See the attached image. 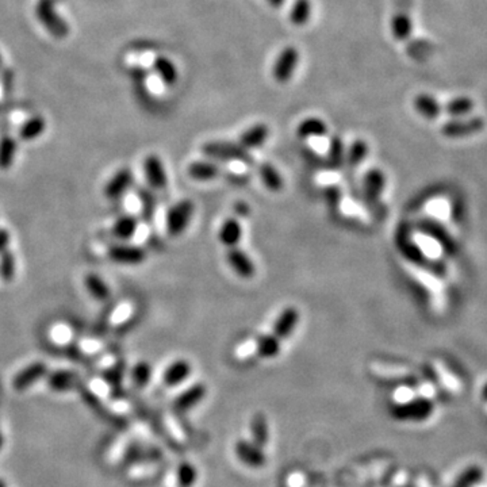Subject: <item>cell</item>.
<instances>
[{
    "instance_id": "603a6c76",
    "label": "cell",
    "mask_w": 487,
    "mask_h": 487,
    "mask_svg": "<svg viewBox=\"0 0 487 487\" xmlns=\"http://www.w3.org/2000/svg\"><path fill=\"white\" fill-rule=\"evenodd\" d=\"M190 178L198 182H210L221 175V168L209 161H194L187 168Z\"/></svg>"
},
{
    "instance_id": "7c38bea8",
    "label": "cell",
    "mask_w": 487,
    "mask_h": 487,
    "mask_svg": "<svg viewBox=\"0 0 487 487\" xmlns=\"http://www.w3.org/2000/svg\"><path fill=\"white\" fill-rule=\"evenodd\" d=\"M386 176L382 169L372 168L363 178V191L368 202L377 203L381 200L386 189Z\"/></svg>"
},
{
    "instance_id": "d6a6232c",
    "label": "cell",
    "mask_w": 487,
    "mask_h": 487,
    "mask_svg": "<svg viewBox=\"0 0 487 487\" xmlns=\"http://www.w3.org/2000/svg\"><path fill=\"white\" fill-rule=\"evenodd\" d=\"M281 342L272 333L256 339V355L263 359H274L281 352Z\"/></svg>"
},
{
    "instance_id": "7a4b0ae2",
    "label": "cell",
    "mask_w": 487,
    "mask_h": 487,
    "mask_svg": "<svg viewBox=\"0 0 487 487\" xmlns=\"http://www.w3.org/2000/svg\"><path fill=\"white\" fill-rule=\"evenodd\" d=\"M36 14L50 36L58 40H62L68 36L69 27L67 22L56 12L54 0H40L36 7Z\"/></svg>"
},
{
    "instance_id": "d590c367",
    "label": "cell",
    "mask_w": 487,
    "mask_h": 487,
    "mask_svg": "<svg viewBox=\"0 0 487 487\" xmlns=\"http://www.w3.org/2000/svg\"><path fill=\"white\" fill-rule=\"evenodd\" d=\"M16 275V259L15 254L5 249L0 253V279L4 283H11Z\"/></svg>"
},
{
    "instance_id": "b9f144b4",
    "label": "cell",
    "mask_w": 487,
    "mask_h": 487,
    "mask_svg": "<svg viewBox=\"0 0 487 487\" xmlns=\"http://www.w3.org/2000/svg\"><path fill=\"white\" fill-rule=\"evenodd\" d=\"M150 378H152V367L147 361H139L133 367L132 379L137 388H140V389L145 388L146 385L150 382Z\"/></svg>"
},
{
    "instance_id": "484cf974",
    "label": "cell",
    "mask_w": 487,
    "mask_h": 487,
    "mask_svg": "<svg viewBox=\"0 0 487 487\" xmlns=\"http://www.w3.org/2000/svg\"><path fill=\"white\" fill-rule=\"evenodd\" d=\"M259 175H260V179H261L263 185L265 186V189L270 190L271 193H279L285 186V180H283L282 175L270 163H264L260 165Z\"/></svg>"
},
{
    "instance_id": "8d00e7d4",
    "label": "cell",
    "mask_w": 487,
    "mask_h": 487,
    "mask_svg": "<svg viewBox=\"0 0 487 487\" xmlns=\"http://www.w3.org/2000/svg\"><path fill=\"white\" fill-rule=\"evenodd\" d=\"M474 108V102L468 97H459L451 99L442 110H445L449 115L460 118L470 114Z\"/></svg>"
},
{
    "instance_id": "f6af8a7d",
    "label": "cell",
    "mask_w": 487,
    "mask_h": 487,
    "mask_svg": "<svg viewBox=\"0 0 487 487\" xmlns=\"http://www.w3.org/2000/svg\"><path fill=\"white\" fill-rule=\"evenodd\" d=\"M252 433L257 445H264L267 441V424L263 416H256L252 421Z\"/></svg>"
},
{
    "instance_id": "c3c4849f",
    "label": "cell",
    "mask_w": 487,
    "mask_h": 487,
    "mask_svg": "<svg viewBox=\"0 0 487 487\" xmlns=\"http://www.w3.org/2000/svg\"><path fill=\"white\" fill-rule=\"evenodd\" d=\"M226 164V171L236 176V178H241V176H245L248 174V168L250 164L245 163V161H241V160H233V161H228L225 163Z\"/></svg>"
},
{
    "instance_id": "8992f818",
    "label": "cell",
    "mask_w": 487,
    "mask_h": 487,
    "mask_svg": "<svg viewBox=\"0 0 487 487\" xmlns=\"http://www.w3.org/2000/svg\"><path fill=\"white\" fill-rule=\"evenodd\" d=\"M485 129V121L482 117H474L468 119H453L447 122L441 133L447 139H463L481 133Z\"/></svg>"
},
{
    "instance_id": "681fc988",
    "label": "cell",
    "mask_w": 487,
    "mask_h": 487,
    "mask_svg": "<svg viewBox=\"0 0 487 487\" xmlns=\"http://www.w3.org/2000/svg\"><path fill=\"white\" fill-rule=\"evenodd\" d=\"M165 423H167L168 432L172 435V438H175L176 441H183L186 438V435H185L182 427L179 425V423L172 416H167L165 417Z\"/></svg>"
},
{
    "instance_id": "4316f807",
    "label": "cell",
    "mask_w": 487,
    "mask_h": 487,
    "mask_svg": "<svg viewBox=\"0 0 487 487\" xmlns=\"http://www.w3.org/2000/svg\"><path fill=\"white\" fill-rule=\"evenodd\" d=\"M83 283L86 290L97 300L104 302L111 296L110 286L97 274H87L83 279Z\"/></svg>"
},
{
    "instance_id": "7dc6e473",
    "label": "cell",
    "mask_w": 487,
    "mask_h": 487,
    "mask_svg": "<svg viewBox=\"0 0 487 487\" xmlns=\"http://www.w3.org/2000/svg\"><path fill=\"white\" fill-rule=\"evenodd\" d=\"M344 191L341 190L340 186L336 185V186H331V187H326L325 189V200L328 203V206L333 210L337 211V207L340 204L341 199L344 196Z\"/></svg>"
},
{
    "instance_id": "4dcf8cb0",
    "label": "cell",
    "mask_w": 487,
    "mask_h": 487,
    "mask_svg": "<svg viewBox=\"0 0 487 487\" xmlns=\"http://www.w3.org/2000/svg\"><path fill=\"white\" fill-rule=\"evenodd\" d=\"M18 144L11 136H3L0 139V171H8L15 161Z\"/></svg>"
},
{
    "instance_id": "91938a15",
    "label": "cell",
    "mask_w": 487,
    "mask_h": 487,
    "mask_svg": "<svg viewBox=\"0 0 487 487\" xmlns=\"http://www.w3.org/2000/svg\"><path fill=\"white\" fill-rule=\"evenodd\" d=\"M1 62H3V60H1V56H0V67H1Z\"/></svg>"
},
{
    "instance_id": "2e32d148",
    "label": "cell",
    "mask_w": 487,
    "mask_h": 487,
    "mask_svg": "<svg viewBox=\"0 0 487 487\" xmlns=\"http://www.w3.org/2000/svg\"><path fill=\"white\" fill-rule=\"evenodd\" d=\"M296 134L302 140H313V139H322L328 134V125L325 121L317 117H309L303 119L298 128Z\"/></svg>"
},
{
    "instance_id": "bcb514c9",
    "label": "cell",
    "mask_w": 487,
    "mask_h": 487,
    "mask_svg": "<svg viewBox=\"0 0 487 487\" xmlns=\"http://www.w3.org/2000/svg\"><path fill=\"white\" fill-rule=\"evenodd\" d=\"M76 349L87 356L99 355L103 349V344L97 339H83L76 344Z\"/></svg>"
},
{
    "instance_id": "5b68a950",
    "label": "cell",
    "mask_w": 487,
    "mask_h": 487,
    "mask_svg": "<svg viewBox=\"0 0 487 487\" xmlns=\"http://www.w3.org/2000/svg\"><path fill=\"white\" fill-rule=\"evenodd\" d=\"M298 64H299L298 49L294 48V47H286L279 53L278 58L275 60L274 69H272L274 79L282 84L289 83L298 68Z\"/></svg>"
},
{
    "instance_id": "7402d4cb",
    "label": "cell",
    "mask_w": 487,
    "mask_h": 487,
    "mask_svg": "<svg viewBox=\"0 0 487 487\" xmlns=\"http://www.w3.org/2000/svg\"><path fill=\"white\" fill-rule=\"evenodd\" d=\"M78 383H79V377L75 372L67 370L54 371L48 377L49 388L56 392H67L76 389Z\"/></svg>"
},
{
    "instance_id": "6da1fadb",
    "label": "cell",
    "mask_w": 487,
    "mask_h": 487,
    "mask_svg": "<svg viewBox=\"0 0 487 487\" xmlns=\"http://www.w3.org/2000/svg\"><path fill=\"white\" fill-rule=\"evenodd\" d=\"M194 209V203L190 199H183L167 211L165 229L171 237H179L186 232L191 222Z\"/></svg>"
},
{
    "instance_id": "ee69618b",
    "label": "cell",
    "mask_w": 487,
    "mask_h": 487,
    "mask_svg": "<svg viewBox=\"0 0 487 487\" xmlns=\"http://www.w3.org/2000/svg\"><path fill=\"white\" fill-rule=\"evenodd\" d=\"M314 182L317 183V186L320 187H331V186H336L340 182V174L336 169H329V171H322L320 174L316 175Z\"/></svg>"
},
{
    "instance_id": "ac0fdd59",
    "label": "cell",
    "mask_w": 487,
    "mask_h": 487,
    "mask_svg": "<svg viewBox=\"0 0 487 487\" xmlns=\"http://www.w3.org/2000/svg\"><path fill=\"white\" fill-rule=\"evenodd\" d=\"M132 448L130 438L128 436H117L106 448L104 459L108 464L115 466L129 456Z\"/></svg>"
},
{
    "instance_id": "4fadbf2b",
    "label": "cell",
    "mask_w": 487,
    "mask_h": 487,
    "mask_svg": "<svg viewBox=\"0 0 487 487\" xmlns=\"http://www.w3.org/2000/svg\"><path fill=\"white\" fill-rule=\"evenodd\" d=\"M226 260L232 270L243 279H250L256 274V265L252 261V259L240 249L239 246L229 248L226 253Z\"/></svg>"
},
{
    "instance_id": "74e56055",
    "label": "cell",
    "mask_w": 487,
    "mask_h": 487,
    "mask_svg": "<svg viewBox=\"0 0 487 487\" xmlns=\"http://www.w3.org/2000/svg\"><path fill=\"white\" fill-rule=\"evenodd\" d=\"M328 161L331 165V169H340L344 160H345V152H344V143L341 140L340 136H333L329 140V146H328Z\"/></svg>"
},
{
    "instance_id": "1f68e13d",
    "label": "cell",
    "mask_w": 487,
    "mask_h": 487,
    "mask_svg": "<svg viewBox=\"0 0 487 487\" xmlns=\"http://www.w3.org/2000/svg\"><path fill=\"white\" fill-rule=\"evenodd\" d=\"M47 129V121L44 117L36 115L33 118H30L29 121H26L19 130V137L23 141H33L36 139H38Z\"/></svg>"
},
{
    "instance_id": "7bdbcfd3",
    "label": "cell",
    "mask_w": 487,
    "mask_h": 487,
    "mask_svg": "<svg viewBox=\"0 0 487 487\" xmlns=\"http://www.w3.org/2000/svg\"><path fill=\"white\" fill-rule=\"evenodd\" d=\"M196 479V471L191 464H182L176 473V484L179 487H191Z\"/></svg>"
},
{
    "instance_id": "f1b7e54d",
    "label": "cell",
    "mask_w": 487,
    "mask_h": 487,
    "mask_svg": "<svg viewBox=\"0 0 487 487\" xmlns=\"http://www.w3.org/2000/svg\"><path fill=\"white\" fill-rule=\"evenodd\" d=\"M206 395V388L200 383L191 386L190 389L183 391L175 401V407L178 410L191 409L196 403H199Z\"/></svg>"
},
{
    "instance_id": "30bf717a",
    "label": "cell",
    "mask_w": 487,
    "mask_h": 487,
    "mask_svg": "<svg viewBox=\"0 0 487 487\" xmlns=\"http://www.w3.org/2000/svg\"><path fill=\"white\" fill-rule=\"evenodd\" d=\"M418 232L431 237L435 243L438 244L441 249H445L449 253L456 250V244L451 237L449 232L441 226V224L436 219H423L418 224Z\"/></svg>"
},
{
    "instance_id": "f35d334b",
    "label": "cell",
    "mask_w": 487,
    "mask_h": 487,
    "mask_svg": "<svg viewBox=\"0 0 487 487\" xmlns=\"http://www.w3.org/2000/svg\"><path fill=\"white\" fill-rule=\"evenodd\" d=\"M368 144L361 140V139H357L352 143V145L349 146V150H348V156H346V161H348V165L351 168H356L359 167L364 160L366 157L368 156Z\"/></svg>"
},
{
    "instance_id": "3957f363",
    "label": "cell",
    "mask_w": 487,
    "mask_h": 487,
    "mask_svg": "<svg viewBox=\"0 0 487 487\" xmlns=\"http://www.w3.org/2000/svg\"><path fill=\"white\" fill-rule=\"evenodd\" d=\"M202 152L204 156L224 163L241 160L248 164H252L253 161L250 153L246 149H244L240 144H233V143H222V141L206 143L202 146Z\"/></svg>"
},
{
    "instance_id": "9c48e42d",
    "label": "cell",
    "mask_w": 487,
    "mask_h": 487,
    "mask_svg": "<svg viewBox=\"0 0 487 487\" xmlns=\"http://www.w3.org/2000/svg\"><path fill=\"white\" fill-rule=\"evenodd\" d=\"M48 374V366L43 361H34L22 368L12 379V388L16 391H25L40 382Z\"/></svg>"
},
{
    "instance_id": "9a60e30c",
    "label": "cell",
    "mask_w": 487,
    "mask_h": 487,
    "mask_svg": "<svg viewBox=\"0 0 487 487\" xmlns=\"http://www.w3.org/2000/svg\"><path fill=\"white\" fill-rule=\"evenodd\" d=\"M337 213L346 218H353L360 222H368L371 219V215L368 210L364 207L361 202H359L356 198L344 195L341 199L340 204L337 207Z\"/></svg>"
},
{
    "instance_id": "ab89813d",
    "label": "cell",
    "mask_w": 487,
    "mask_h": 487,
    "mask_svg": "<svg viewBox=\"0 0 487 487\" xmlns=\"http://www.w3.org/2000/svg\"><path fill=\"white\" fill-rule=\"evenodd\" d=\"M157 471V466L152 462H136L133 463L128 470H126V475L129 479L132 481H143L149 477H152L154 473Z\"/></svg>"
},
{
    "instance_id": "8fae6325",
    "label": "cell",
    "mask_w": 487,
    "mask_h": 487,
    "mask_svg": "<svg viewBox=\"0 0 487 487\" xmlns=\"http://www.w3.org/2000/svg\"><path fill=\"white\" fill-rule=\"evenodd\" d=\"M133 172L129 168H122L106 183L103 194L110 200H117L125 194L133 185Z\"/></svg>"
},
{
    "instance_id": "680465c9",
    "label": "cell",
    "mask_w": 487,
    "mask_h": 487,
    "mask_svg": "<svg viewBox=\"0 0 487 487\" xmlns=\"http://www.w3.org/2000/svg\"><path fill=\"white\" fill-rule=\"evenodd\" d=\"M0 487H5V485L3 484V481H0Z\"/></svg>"
},
{
    "instance_id": "83f0119b",
    "label": "cell",
    "mask_w": 487,
    "mask_h": 487,
    "mask_svg": "<svg viewBox=\"0 0 487 487\" xmlns=\"http://www.w3.org/2000/svg\"><path fill=\"white\" fill-rule=\"evenodd\" d=\"M153 67H154L156 73L160 76V79L163 80L164 84L172 86L178 82V78H179L178 68L168 57H157L154 60Z\"/></svg>"
},
{
    "instance_id": "44dd1931",
    "label": "cell",
    "mask_w": 487,
    "mask_h": 487,
    "mask_svg": "<svg viewBox=\"0 0 487 487\" xmlns=\"http://www.w3.org/2000/svg\"><path fill=\"white\" fill-rule=\"evenodd\" d=\"M191 374V364L187 360H176L168 366L164 372V383L169 388L183 383Z\"/></svg>"
},
{
    "instance_id": "cb8c5ba5",
    "label": "cell",
    "mask_w": 487,
    "mask_h": 487,
    "mask_svg": "<svg viewBox=\"0 0 487 487\" xmlns=\"http://www.w3.org/2000/svg\"><path fill=\"white\" fill-rule=\"evenodd\" d=\"M391 33L392 37L402 43L407 41L413 33V22L407 12H396L391 19Z\"/></svg>"
},
{
    "instance_id": "6f0895ef",
    "label": "cell",
    "mask_w": 487,
    "mask_h": 487,
    "mask_svg": "<svg viewBox=\"0 0 487 487\" xmlns=\"http://www.w3.org/2000/svg\"><path fill=\"white\" fill-rule=\"evenodd\" d=\"M484 398L487 399V385L485 386V389H484Z\"/></svg>"
},
{
    "instance_id": "e0dca14e",
    "label": "cell",
    "mask_w": 487,
    "mask_h": 487,
    "mask_svg": "<svg viewBox=\"0 0 487 487\" xmlns=\"http://www.w3.org/2000/svg\"><path fill=\"white\" fill-rule=\"evenodd\" d=\"M270 137V128L265 123H256L246 129L240 137V145L244 149L250 150L264 145Z\"/></svg>"
},
{
    "instance_id": "f546056e",
    "label": "cell",
    "mask_w": 487,
    "mask_h": 487,
    "mask_svg": "<svg viewBox=\"0 0 487 487\" xmlns=\"http://www.w3.org/2000/svg\"><path fill=\"white\" fill-rule=\"evenodd\" d=\"M134 314V305L130 300H123L121 303H118L108 316V325L111 328H119L123 324H126Z\"/></svg>"
},
{
    "instance_id": "52a82bcc",
    "label": "cell",
    "mask_w": 487,
    "mask_h": 487,
    "mask_svg": "<svg viewBox=\"0 0 487 487\" xmlns=\"http://www.w3.org/2000/svg\"><path fill=\"white\" fill-rule=\"evenodd\" d=\"M433 405L427 398L410 399L403 403H398L394 407V416L399 420H425L432 414Z\"/></svg>"
},
{
    "instance_id": "e575fe53",
    "label": "cell",
    "mask_w": 487,
    "mask_h": 487,
    "mask_svg": "<svg viewBox=\"0 0 487 487\" xmlns=\"http://www.w3.org/2000/svg\"><path fill=\"white\" fill-rule=\"evenodd\" d=\"M236 451H237V456L243 460L244 463H246L252 467H260L264 463V456H263L261 451L252 447L246 441L237 442Z\"/></svg>"
},
{
    "instance_id": "277c9868",
    "label": "cell",
    "mask_w": 487,
    "mask_h": 487,
    "mask_svg": "<svg viewBox=\"0 0 487 487\" xmlns=\"http://www.w3.org/2000/svg\"><path fill=\"white\" fill-rule=\"evenodd\" d=\"M107 256L112 263L122 265H140L145 261L146 250L140 245L117 244L108 248Z\"/></svg>"
},
{
    "instance_id": "60d3db41",
    "label": "cell",
    "mask_w": 487,
    "mask_h": 487,
    "mask_svg": "<svg viewBox=\"0 0 487 487\" xmlns=\"http://www.w3.org/2000/svg\"><path fill=\"white\" fill-rule=\"evenodd\" d=\"M72 336H73V332H72L71 326L64 322L54 324L49 331L50 340L53 341V344L60 345V346L69 345L72 341Z\"/></svg>"
},
{
    "instance_id": "836d02e7",
    "label": "cell",
    "mask_w": 487,
    "mask_h": 487,
    "mask_svg": "<svg viewBox=\"0 0 487 487\" xmlns=\"http://www.w3.org/2000/svg\"><path fill=\"white\" fill-rule=\"evenodd\" d=\"M311 1L310 0H295L290 10V22L294 26H305L311 18Z\"/></svg>"
},
{
    "instance_id": "d4e9b609",
    "label": "cell",
    "mask_w": 487,
    "mask_h": 487,
    "mask_svg": "<svg viewBox=\"0 0 487 487\" xmlns=\"http://www.w3.org/2000/svg\"><path fill=\"white\" fill-rule=\"evenodd\" d=\"M414 107L420 115L424 118L433 121L438 118V115L442 111L441 104L438 103V99L429 94H420L414 99Z\"/></svg>"
},
{
    "instance_id": "816d5d0a",
    "label": "cell",
    "mask_w": 487,
    "mask_h": 487,
    "mask_svg": "<svg viewBox=\"0 0 487 487\" xmlns=\"http://www.w3.org/2000/svg\"><path fill=\"white\" fill-rule=\"evenodd\" d=\"M11 241V235L7 229L0 228V253L4 252L5 249H8V245Z\"/></svg>"
},
{
    "instance_id": "9f6ffc18",
    "label": "cell",
    "mask_w": 487,
    "mask_h": 487,
    "mask_svg": "<svg viewBox=\"0 0 487 487\" xmlns=\"http://www.w3.org/2000/svg\"><path fill=\"white\" fill-rule=\"evenodd\" d=\"M267 3H268L270 5H272L274 8H281L282 5H285L286 0H267Z\"/></svg>"
},
{
    "instance_id": "ffe728a7",
    "label": "cell",
    "mask_w": 487,
    "mask_h": 487,
    "mask_svg": "<svg viewBox=\"0 0 487 487\" xmlns=\"http://www.w3.org/2000/svg\"><path fill=\"white\" fill-rule=\"evenodd\" d=\"M140 229V221L133 214H126L115 219L111 226V232L117 239L130 240L137 235Z\"/></svg>"
},
{
    "instance_id": "f5cc1de1",
    "label": "cell",
    "mask_w": 487,
    "mask_h": 487,
    "mask_svg": "<svg viewBox=\"0 0 487 487\" xmlns=\"http://www.w3.org/2000/svg\"><path fill=\"white\" fill-rule=\"evenodd\" d=\"M394 398H395L396 403H403V402H407L412 399V392H410V390L399 389L394 394Z\"/></svg>"
},
{
    "instance_id": "11a10c76",
    "label": "cell",
    "mask_w": 487,
    "mask_h": 487,
    "mask_svg": "<svg viewBox=\"0 0 487 487\" xmlns=\"http://www.w3.org/2000/svg\"><path fill=\"white\" fill-rule=\"evenodd\" d=\"M235 211L239 214V217H246V215H249L250 209H249V206H248L246 203L240 202V203H236V206H235Z\"/></svg>"
},
{
    "instance_id": "5bb4252c",
    "label": "cell",
    "mask_w": 487,
    "mask_h": 487,
    "mask_svg": "<svg viewBox=\"0 0 487 487\" xmlns=\"http://www.w3.org/2000/svg\"><path fill=\"white\" fill-rule=\"evenodd\" d=\"M299 322V311L295 307H286L276 318L275 324H274V331L272 335L278 339V340H286L294 329L296 328Z\"/></svg>"
},
{
    "instance_id": "db71d44e",
    "label": "cell",
    "mask_w": 487,
    "mask_h": 487,
    "mask_svg": "<svg viewBox=\"0 0 487 487\" xmlns=\"http://www.w3.org/2000/svg\"><path fill=\"white\" fill-rule=\"evenodd\" d=\"M289 487H302L305 485V478L302 474H292L287 481Z\"/></svg>"
},
{
    "instance_id": "ba28073f",
    "label": "cell",
    "mask_w": 487,
    "mask_h": 487,
    "mask_svg": "<svg viewBox=\"0 0 487 487\" xmlns=\"http://www.w3.org/2000/svg\"><path fill=\"white\" fill-rule=\"evenodd\" d=\"M144 171L147 185L158 191L168 187V175L163 160L157 154H149L144 160Z\"/></svg>"
},
{
    "instance_id": "f907efd6",
    "label": "cell",
    "mask_w": 487,
    "mask_h": 487,
    "mask_svg": "<svg viewBox=\"0 0 487 487\" xmlns=\"http://www.w3.org/2000/svg\"><path fill=\"white\" fill-rule=\"evenodd\" d=\"M256 353V340L244 341L236 348L237 359H248L249 356Z\"/></svg>"
},
{
    "instance_id": "d6986e66",
    "label": "cell",
    "mask_w": 487,
    "mask_h": 487,
    "mask_svg": "<svg viewBox=\"0 0 487 487\" xmlns=\"http://www.w3.org/2000/svg\"><path fill=\"white\" fill-rule=\"evenodd\" d=\"M218 239L226 248L237 246L243 239V226L237 218L226 219L218 232Z\"/></svg>"
}]
</instances>
